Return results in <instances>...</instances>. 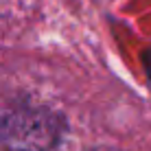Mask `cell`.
Segmentation results:
<instances>
[{
    "label": "cell",
    "mask_w": 151,
    "mask_h": 151,
    "mask_svg": "<svg viewBox=\"0 0 151 151\" xmlns=\"http://www.w3.org/2000/svg\"><path fill=\"white\" fill-rule=\"evenodd\" d=\"M59 123L37 107L0 112V151H57Z\"/></svg>",
    "instance_id": "cell-1"
},
{
    "label": "cell",
    "mask_w": 151,
    "mask_h": 151,
    "mask_svg": "<svg viewBox=\"0 0 151 151\" xmlns=\"http://www.w3.org/2000/svg\"><path fill=\"white\" fill-rule=\"evenodd\" d=\"M92 151H116V149H105L103 147V149H92Z\"/></svg>",
    "instance_id": "cell-2"
}]
</instances>
